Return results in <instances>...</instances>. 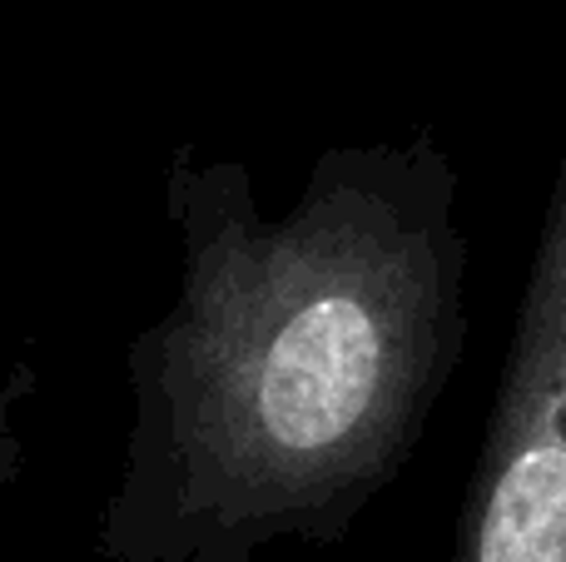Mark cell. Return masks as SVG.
Listing matches in <instances>:
<instances>
[{
    "mask_svg": "<svg viewBox=\"0 0 566 562\" xmlns=\"http://www.w3.org/2000/svg\"><path fill=\"white\" fill-rule=\"evenodd\" d=\"M452 562H566V149L542 209Z\"/></svg>",
    "mask_w": 566,
    "mask_h": 562,
    "instance_id": "cell-2",
    "label": "cell"
},
{
    "mask_svg": "<svg viewBox=\"0 0 566 562\" xmlns=\"http://www.w3.org/2000/svg\"><path fill=\"white\" fill-rule=\"evenodd\" d=\"M159 205L179 289L125 348L129 434L99 562L328 548L408 468L468 344L462 175L432 129L313 159L283 215L179 139Z\"/></svg>",
    "mask_w": 566,
    "mask_h": 562,
    "instance_id": "cell-1",
    "label": "cell"
},
{
    "mask_svg": "<svg viewBox=\"0 0 566 562\" xmlns=\"http://www.w3.org/2000/svg\"><path fill=\"white\" fill-rule=\"evenodd\" d=\"M30 388V374L25 368H15L10 374V384L0 388V488H6V478L20 468V444H15V398Z\"/></svg>",
    "mask_w": 566,
    "mask_h": 562,
    "instance_id": "cell-3",
    "label": "cell"
}]
</instances>
